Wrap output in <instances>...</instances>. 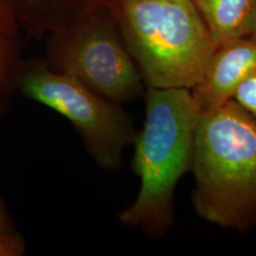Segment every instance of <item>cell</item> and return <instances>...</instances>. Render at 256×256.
<instances>
[{"instance_id": "1", "label": "cell", "mask_w": 256, "mask_h": 256, "mask_svg": "<svg viewBox=\"0 0 256 256\" xmlns=\"http://www.w3.org/2000/svg\"><path fill=\"white\" fill-rule=\"evenodd\" d=\"M200 112L190 89L147 88L145 121L134 139L138 196L119 222L152 238H164L174 222V191L190 172L194 130Z\"/></svg>"}, {"instance_id": "2", "label": "cell", "mask_w": 256, "mask_h": 256, "mask_svg": "<svg viewBox=\"0 0 256 256\" xmlns=\"http://www.w3.org/2000/svg\"><path fill=\"white\" fill-rule=\"evenodd\" d=\"M190 172L200 218L238 232L255 228L256 120L232 98L200 115Z\"/></svg>"}, {"instance_id": "3", "label": "cell", "mask_w": 256, "mask_h": 256, "mask_svg": "<svg viewBox=\"0 0 256 256\" xmlns=\"http://www.w3.org/2000/svg\"><path fill=\"white\" fill-rule=\"evenodd\" d=\"M146 88L197 84L218 46L191 0H110Z\"/></svg>"}, {"instance_id": "4", "label": "cell", "mask_w": 256, "mask_h": 256, "mask_svg": "<svg viewBox=\"0 0 256 256\" xmlns=\"http://www.w3.org/2000/svg\"><path fill=\"white\" fill-rule=\"evenodd\" d=\"M108 2L83 10L48 34L43 60L121 104L139 98L145 89Z\"/></svg>"}, {"instance_id": "5", "label": "cell", "mask_w": 256, "mask_h": 256, "mask_svg": "<svg viewBox=\"0 0 256 256\" xmlns=\"http://www.w3.org/2000/svg\"><path fill=\"white\" fill-rule=\"evenodd\" d=\"M16 88L66 118L101 168H119L124 148L132 145L136 136L132 118L120 104L104 98L68 74L51 69L43 58L22 60Z\"/></svg>"}, {"instance_id": "6", "label": "cell", "mask_w": 256, "mask_h": 256, "mask_svg": "<svg viewBox=\"0 0 256 256\" xmlns=\"http://www.w3.org/2000/svg\"><path fill=\"white\" fill-rule=\"evenodd\" d=\"M256 68V42L238 38L216 48L200 81L190 89L200 114L232 100L240 83Z\"/></svg>"}, {"instance_id": "7", "label": "cell", "mask_w": 256, "mask_h": 256, "mask_svg": "<svg viewBox=\"0 0 256 256\" xmlns=\"http://www.w3.org/2000/svg\"><path fill=\"white\" fill-rule=\"evenodd\" d=\"M108 0H11L20 31L28 38L46 37L83 10Z\"/></svg>"}, {"instance_id": "8", "label": "cell", "mask_w": 256, "mask_h": 256, "mask_svg": "<svg viewBox=\"0 0 256 256\" xmlns=\"http://www.w3.org/2000/svg\"><path fill=\"white\" fill-rule=\"evenodd\" d=\"M217 46L249 36L256 0H191Z\"/></svg>"}, {"instance_id": "9", "label": "cell", "mask_w": 256, "mask_h": 256, "mask_svg": "<svg viewBox=\"0 0 256 256\" xmlns=\"http://www.w3.org/2000/svg\"><path fill=\"white\" fill-rule=\"evenodd\" d=\"M20 49V31L0 28V107L10 90L16 88Z\"/></svg>"}, {"instance_id": "10", "label": "cell", "mask_w": 256, "mask_h": 256, "mask_svg": "<svg viewBox=\"0 0 256 256\" xmlns=\"http://www.w3.org/2000/svg\"><path fill=\"white\" fill-rule=\"evenodd\" d=\"M232 100L256 120V68L240 83L234 92Z\"/></svg>"}, {"instance_id": "11", "label": "cell", "mask_w": 256, "mask_h": 256, "mask_svg": "<svg viewBox=\"0 0 256 256\" xmlns=\"http://www.w3.org/2000/svg\"><path fill=\"white\" fill-rule=\"evenodd\" d=\"M24 252V240L18 234L0 230V256H20Z\"/></svg>"}, {"instance_id": "12", "label": "cell", "mask_w": 256, "mask_h": 256, "mask_svg": "<svg viewBox=\"0 0 256 256\" xmlns=\"http://www.w3.org/2000/svg\"><path fill=\"white\" fill-rule=\"evenodd\" d=\"M0 28L20 31L11 0H0Z\"/></svg>"}, {"instance_id": "13", "label": "cell", "mask_w": 256, "mask_h": 256, "mask_svg": "<svg viewBox=\"0 0 256 256\" xmlns=\"http://www.w3.org/2000/svg\"><path fill=\"white\" fill-rule=\"evenodd\" d=\"M0 230L2 232H11V224H10L8 212H6L2 200H0Z\"/></svg>"}, {"instance_id": "14", "label": "cell", "mask_w": 256, "mask_h": 256, "mask_svg": "<svg viewBox=\"0 0 256 256\" xmlns=\"http://www.w3.org/2000/svg\"><path fill=\"white\" fill-rule=\"evenodd\" d=\"M249 38L252 40L256 42V14H255V17H254V22H252V28H250V32H249Z\"/></svg>"}]
</instances>
